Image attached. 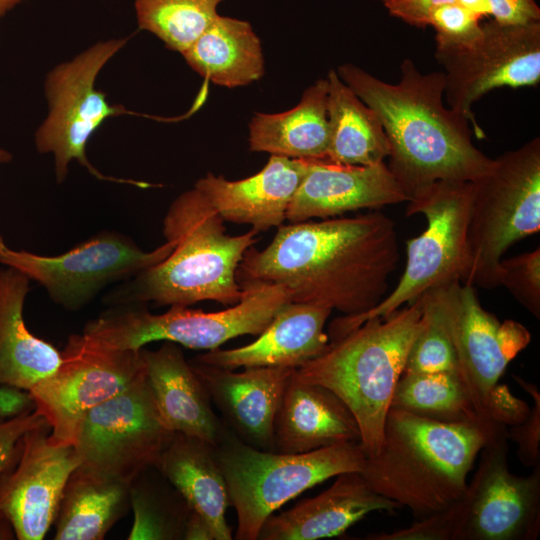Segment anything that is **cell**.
<instances>
[{
    "instance_id": "6da1fadb",
    "label": "cell",
    "mask_w": 540,
    "mask_h": 540,
    "mask_svg": "<svg viewBox=\"0 0 540 540\" xmlns=\"http://www.w3.org/2000/svg\"><path fill=\"white\" fill-rule=\"evenodd\" d=\"M398 261L395 223L376 211L282 225L264 250L246 251L237 280L279 284L292 302L356 316L384 299Z\"/></svg>"
},
{
    "instance_id": "7a4b0ae2",
    "label": "cell",
    "mask_w": 540,
    "mask_h": 540,
    "mask_svg": "<svg viewBox=\"0 0 540 540\" xmlns=\"http://www.w3.org/2000/svg\"><path fill=\"white\" fill-rule=\"evenodd\" d=\"M336 72L379 117L390 145L387 167L408 200L436 181H474L491 168L493 159L472 142L470 121L444 105L443 71L424 74L404 59L395 84L351 63Z\"/></svg>"
},
{
    "instance_id": "3957f363",
    "label": "cell",
    "mask_w": 540,
    "mask_h": 540,
    "mask_svg": "<svg viewBox=\"0 0 540 540\" xmlns=\"http://www.w3.org/2000/svg\"><path fill=\"white\" fill-rule=\"evenodd\" d=\"M163 235L174 244L171 253L110 291L104 297L105 304L190 306L211 300L232 306L240 300L237 270L256 242L255 230L226 234L224 220L193 187L170 205L163 220Z\"/></svg>"
},
{
    "instance_id": "277c9868",
    "label": "cell",
    "mask_w": 540,
    "mask_h": 540,
    "mask_svg": "<svg viewBox=\"0 0 540 540\" xmlns=\"http://www.w3.org/2000/svg\"><path fill=\"white\" fill-rule=\"evenodd\" d=\"M488 442L479 426L444 423L390 408L380 451L361 474L378 494L407 507L416 520L447 509Z\"/></svg>"
},
{
    "instance_id": "5b68a950",
    "label": "cell",
    "mask_w": 540,
    "mask_h": 540,
    "mask_svg": "<svg viewBox=\"0 0 540 540\" xmlns=\"http://www.w3.org/2000/svg\"><path fill=\"white\" fill-rule=\"evenodd\" d=\"M423 324L418 298L329 341L321 355L294 371L300 380L322 385L343 400L358 423L367 458L381 449L395 387Z\"/></svg>"
},
{
    "instance_id": "8992f818",
    "label": "cell",
    "mask_w": 540,
    "mask_h": 540,
    "mask_svg": "<svg viewBox=\"0 0 540 540\" xmlns=\"http://www.w3.org/2000/svg\"><path fill=\"white\" fill-rule=\"evenodd\" d=\"M214 450L236 511L237 540H257L267 518L286 502L339 474L361 472L367 458L360 442L289 454L255 448L229 429Z\"/></svg>"
},
{
    "instance_id": "52a82bcc",
    "label": "cell",
    "mask_w": 540,
    "mask_h": 540,
    "mask_svg": "<svg viewBox=\"0 0 540 540\" xmlns=\"http://www.w3.org/2000/svg\"><path fill=\"white\" fill-rule=\"evenodd\" d=\"M240 300L225 310L204 312L188 306H170L152 314L137 304L111 306L89 321L81 334L95 344L119 350H139L154 341H170L192 349L212 350L230 339L259 335L278 310L290 302L282 285L239 281Z\"/></svg>"
},
{
    "instance_id": "ba28073f",
    "label": "cell",
    "mask_w": 540,
    "mask_h": 540,
    "mask_svg": "<svg viewBox=\"0 0 540 540\" xmlns=\"http://www.w3.org/2000/svg\"><path fill=\"white\" fill-rule=\"evenodd\" d=\"M471 201V181L440 180L414 193L407 201L406 215H424L427 228L407 241L406 265L398 284L368 312L333 320L329 340L345 335L368 319L385 318L434 288L455 281L467 283L471 271Z\"/></svg>"
},
{
    "instance_id": "9c48e42d",
    "label": "cell",
    "mask_w": 540,
    "mask_h": 540,
    "mask_svg": "<svg viewBox=\"0 0 540 540\" xmlns=\"http://www.w3.org/2000/svg\"><path fill=\"white\" fill-rule=\"evenodd\" d=\"M471 182L467 284L492 289L499 286L506 251L540 230V138L493 159L491 168Z\"/></svg>"
},
{
    "instance_id": "30bf717a",
    "label": "cell",
    "mask_w": 540,
    "mask_h": 540,
    "mask_svg": "<svg viewBox=\"0 0 540 540\" xmlns=\"http://www.w3.org/2000/svg\"><path fill=\"white\" fill-rule=\"evenodd\" d=\"M128 39L99 41L57 64L45 76L48 112L34 133V143L39 153L52 154L58 183L66 179L71 162L77 161L100 180L139 185L102 174L86 155L88 141L102 124L111 117L128 113L124 106L110 104L106 93L95 86L101 70Z\"/></svg>"
},
{
    "instance_id": "8fae6325",
    "label": "cell",
    "mask_w": 540,
    "mask_h": 540,
    "mask_svg": "<svg viewBox=\"0 0 540 540\" xmlns=\"http://www.w3.org/2000/svg\"><path fill=\"white\" fill-rule=\"evenodd\" d=\"M447 332L454 347L458 375L479 416L491 427L507 430L495 421L501 386L508 364L531 340L521 323L500 322L480 304L475 287L455 281L421 297Z\"/></svg>"
},
{
    "instance_id": "7c38bea8",
    "label": "cell",
    "mask_w": 540,
    "mask_h": 540,
    "mask_svg": "<svg viewBox=\"0 0 540 540\" xmlns=\"http://www.w3.org/2000/svg\"><path fill=\"white\" fill-rule=\"evenodd\" d=\"M57 370L32 386L34 409L50 426V439L74 446L91 409L110 399L145 372L142 348L119 350L71 335Z\"/></svg>"
},
{
    "instance_id": "4fadbf2b",
    "label": "cell",
    "mask_w": 540,
    "mask_h": 540,
    "mask_svg": "<svg viewBox=\"0 0 540 540\" xmlns=\"http://www.w3.org/2000/svg\"><path fill=\"white\" fill-rule=\"evenodd\" d=\"M174 432L163 422L145 372L89 411L74 448L80 467L129 483L157 464Z\"/></svg>"
},
{
    "instance_id": "5bb4252c",
    "label": "cell",
    "mask_w": 540,
    "mask_h": 540,
    "mask_svg": "<svg viewBox=\"0 0 540 540\" xmlns=\"http://www.w3.org/2000/svg\"><path fill=\"white\" fill-rule=\"evenodd\" d=\"M173 248L166 240L144 251L120 233L103 231L64 253L45 256L9 248L0 233V264L39 283L56 304L78 311L104 287L159 263Z\"/></svg>"
},
{
    "instance_id": "9a60e30c",
    "label": "cell",
    "mask_w": 540,
    "mask_h": 540,
    "mask_svg": "<svg viewBox=\"0 0 540 540\" xmlns=\"http://www.w3.org/2000/svg\"><path fill=\"white\" fill-rule=\"evenodd\" d=\"M435 58L444 68V99L449 108L467 118L477 138L484 133L473 105L501 87L537 86L540 82V22L482 23L480 38L468 47L436 45Z\"/></svg>"
},
{
    "instance_id": "2e32d148",
    "label": "cell",
    "mask_w": 540,
    "mask_h": 540,
    "mask_svg": "<svg viewBox=\"0 0 540 540\" xmlns=\"http://www.w3.org/2000/svg\"><path fill=\"white\" fill-rule=\"evenodd\" d=\"M508 439L487 442L458 500L456 540H534L540 532V464L528 476L509 470Z\"/></svg>"
},
{
    "instance_id": "e0dca14e",
    "label": "cell",
    "mask_w": 540,
    "mask_h": 540,
    "mask_svg": "<svg viewBox=\"0 0 540 540\" xmlns=\"http://www.w3.org/2000/svg\"><path fill=\"white\" fill-rule=\"evenodd\" d=\"M49 434L47 422L29 430L17 456L0 474V512L18 540L45 538L68 479L80 465L74 446L56 443Z\"/></svg>"
},
{
    "instance_id": "ac0fdd59",
    "label": "cell",
    "mask_w": 540,
    "mask_h": 540,
    "mask_svg": "<svg viewBox=\"0 0 540 540\" xmlns=\"http://www.w3.org/2000/svg\"><path fill=\"white\" fill-rule=\"evenodd\" d=\"M407 201V194L385 162L353 166L307 160L305 176L287 209L286 221L333 218Z\"/></svg>"
},
{
    "instance_id": "d6986e66",
    "label": "cell",
    "mask_w": 540,
    "mask_h": 540,
    "mask_svg": "<svg viewBox=\"0 0 540 540\" xmlns=\"http://www.w3.org/2000/svg\"><path fill=\"white\" fill-rule=\"evenodd\" d=\"M211 402L245 443L274 451V422L294 368L251 367L241 372L190 362Z\"/></svg>"
},
{
    "instance_id": "ffe728a7",
    "label": "cell",
    "mask_w": 540,
    "mask_h": 540,
    "mask_svg": "<svg viewBox=\"0 0 540 540\" xmlns=\"http://www.w3.org/2000/svg\"><path fill=\"white\" fill-rule=\"evenodd\" d=\"M306 170L307 160L271 155L264 168L248 178L231 181L208 173L194 187L224 221L250 225L258 233L283 225Z\"/></svg>"
},
{
    "instance_id": "44dd1931",
    "label": "cell",
    "mask_w": 540,
    "mask_h": 540,
    "mask_svg": "<svg viewBox=\"0 0 540 540\" xmlns=\"http://www.w3.org/2000/svg\"><path fill=\"white\" fill-rule=\"evenodd\" d=\"M331 310L325 307L288 302L250 344L233 349H212L193 361L235 370L251 367L297 369L321 355L329 345L324 332Z\"/></svg>"
},
{
    "instance_id": "7402d4cb",
    "label": "cell",
    "mask_w": 540,
    "mask_h": 540,
    "mask_svg": "<svg viewBox=\"0 0 540 540\" xmlns=\"http://www.w3.org/2000/svg\"><path fill=\"white\" fill-rule=\"evenodd\" d=\"M402 508L378 494L361 472L336 476L333 484L315 497L291 509L272 514L262 525L260 540H317L343 534L374 511L393 513Z\"/></svg>"
},
{
    "instance_id": "603a6c76",
    "label": "cell",
    "mask_w": 540,
    "mask_h": 540,
    "mask_svg": "<svg viewBox=\"0 0 540 540\" xmlns=\"http://www.w3.org/2000/svg\"><path fill=\"white\" fill-rule=\"evenodd\" d=\"M347 442H360L348 406L330 389L300 380L293 372L275 417L274 451L306 453Z\"/></svg>"
},
{
    "instance_id": "cb8c5ba5",
    "label": "cell",
    "mask_w": 540,
    "mask_h": 540,
    "mask_svg": "<svg viewBox=\"0 0 540 540\" xmlns=\"http://www.w3.org/2000/svg\"><path fill=\"white\" fill-rule=\"evenodd\" d=\"M146 376L158 412L174 433L216 445L227 427L215 415L209 394L178 344L170 341L157 350L142 348Z\"/></svg>"
},
{
    "instance_id": "d4e9b609",
    "label": "cell",
    "mask_w": 540,
    "mask_h": 540,
    "mask_svg": "<svg viewBox=\"0 0 540 540\" xmlns=\"http://www.w3.org/2000/svg\"><path fill=\"white\" fill-rule=\"evenodd\" d=\"M30 279L12 267L0 268V386L24 391L53 374L61 351L31 333L23 317Z\"/></svg>"
},
{
    "instance_id": "484cf974",
    "label": "cell",
    "mask_w": 540,
    "mask_h": 540,
    "mask_svg": "<svg viewBox=\"0 0 540 540\" xmlns=\"http://www.w3.org/2000/svg\"><path fill=\"white\" fill-rule=\"evenodd\" d=\"M155 467L185 499L190 509L209 524L214 540H231L226 522L230 504L227 484L214 445L174 433Z\"/></svg>"
},
{
    "instance_id": "4316f807",
    "label": "cell",
    "mask_w": 540,
    "mask_h": 540,
    "mask_svg": "<svg viewBox=\"0 0 540 540\" xmlns=\"http://www.w3.org/2000/svg\"><path fill=\"white\" fill-rule=\"evenodd\" d=\"M327 79L308 87L292 109L256 113L249 123V148L292 159L326 160L330 131Z\"/></svg>"
},
{
    "instance_id": "83f0119b",
    "label": "cell",
    "mask_w": 540,
    "mask_h": 540,
    "mask_svg": "<svg viewBox=\"0 0 540 540\" xmlns=\"http://www.w3.org/2000/svg\"><path fill=\"white\" fill-rule=\"evenodd\" d=\"M198 74L227 88L249 85L264 74L261 41L248 21L217 15L181 54Z\"/></svg>"
},
{
    "instance_id": "f1b7e54d",
    "label": "cell",
    "mask_w": 540,
    "mask_h": 540,
    "mask_svg": "<svg viewBox=\"0 0 540 540\" xmlns=\"http://www.w3.org/2000/svg\"><path fill=\"white\" fill-rule=\"evenodd\" d=\"M130 508L129 483L78 466L59 504L54 539L102 540Z\"/></svg>"
},
{
    "instance_id": "f546056e",
    "label": "cell",
    "mask_w": 540,
    "mask_h": 540,
    "mask_svg": "<svg viewBox=\"0 0 540 540\" xmlns=\"http://www.w3.org/2000/svg\"><path fill=\"white\" fill-rule=\"evenodd\" d=\"M327 114L329 147L327 162L340 165L369 166L384 162L390 145L377 114L330 70Z\"/></svg>"
},
{
    "instance_id": "4dcf8cb0",
    "label": "cell",
    "mask_w": 540,
    "mask_h": 540,
    "mask_svg": "<svg viewBox=\"0 0 540 540\" xmlns=\"http://www.w3.org/2000/svg\"><path fill=\"white\" fill-rule=\"evenodd\" d=\"M390 408L438 422L479 426L488 442L508 439L507 430L495 429L479 416L457 372L401 374Z\"/></svg>"
},
{
    "instance_id": "1f68e13d",
    "label": "cell",
    "mask_w": 540,
    "mask_h": 540,
    "mask_svg": "<svg viewBox=\"0 0 540 540\" xmlns=\"http://www.w3.org/2000/svg\"><path fill=\"white\" fill-rule=\"evenodd\" d=\"M134 521L128 540H179L191 512L185 499L155 467L130 482Z\"/></svg>"
},
{
    "instance_id": "d6a6232c",
    "label": "cell",
    "mask_w": 540,
    "mask_h": 540,
    "mask_svg": "<svg viewBox=\"0 0 540 540\" xmlns=\"http://www.w3.org/2000/svg\"><path fill=\"white\" fill-rule=\"evenodd\" d=\"M224 0H134L138 28L182 54L217 17Z\"/></svg>"
},
{
    "instance_id": "836d02e7",
    "label": "cell",
    "mask_w": 540,
    "mask_h": 540,
    "mask_svg": "<svg viewBox=\"0 0 540 540\" xmlns=\"http://www.w3.org/2000/svg\"><path fill=\"white\" fill-rule=\"evenodd\" d=\"M422 312L424 324L410 348L402 374L458 373L456 353L447 332L423 304Z\"/></svg>"
},
{
    "instance_id": "e575fe53",
    "label": "cell",
    "mask_w": 540,
    "mask_h": 540,
    "mask_svg": "<svg viewBox=\"0 0 540 540\" xmlns=\"http://www.w3.org/2000/svg\"><path fill=\"white\" fill-rule=\"evenodd\" d=\"M498 284L534 317L540 318V248L502 259L498 268Z\"/></svg>"
},
{
    "instance_id": "d590c367",
    "label": "cell",
    "mask_w": 540,
    "mask_h": 540,
    "mask_svg": "<svg viewBox=\"0 0 540 540\" xmlns=\"http://www.w3.org/2000/svg\"><path fill=\"white\" fill-rule=\"evenodd\" d=\"M482 18L457 3H448L435 8L428 26L436 31V45L468 47L482 34Z\"/></svg>"
},
{
    "instance_id": "8d00e7d4",
    "label": "cell",
    "mask_w": 540,
    "mask_h": 540,
    "mask_svg": "<svg viewBox=\"0 0 540 540\" xmlns=\"http://www.w3.org/2000/svg\"><path fill=\"white\" fill-rule=\"evenodd\" d=\"M460 521L458 501L445 510L416 520L411 526L392 532L368 535V540H456Z\"/></svg>"
},
{
    "instance_id": "74e56055",
    "label": "cell",
    "mask_w": 540,
    "mask_h": 540,
    "mask_svg": "<svg viewBox=\"0 0 540 540\" xmlns=\"http://www.w3.org/2000/svg\"><path fill=\"white\" fill-rule=\"evenodd\" d=\"M516 383L533 399L526 419L507 429V437L517 444V456L526 467L540 464V393L536 384L513 375Z\"/></svg>"
},
{
    "instance_id": "f35d334b",
    "label": "cell",
    "mask_w": 540,
    "mask_h": 540,
    "mask_svg": "<svg viewBox=\"0 0 540 540\" xmlns=\"http://www.w3.org/2000/svg\"><path fill=\"white\" fill-rule=\"evenodd\" d=\"M44 422L47 421L35 409L0 419V474L17 456L23 436Z\"/></svg>"
},
{
    "instance_id": "ab89813d",
    "label": "cell",
    "mask_w": 540,
    "mask_h": 540,
    "mask_svg": "<svg viewBox=\"0 0 540 540\" xmlns=\"http://www.w3.org/2000/svg\"><path fill=\"white\" fill-rule=\"evenodd\" d=\"M490 17L501 24H529L540 22V8L536 0H488Z\"/></svg>"
},
{
    "instance_id": "60d3db41",
    "label": "cell",
    "mask_w": 540,
    "mask_h": 540,
    "mask_svg": "<svg viewBox=\"0 0 540 540\" xmlns=\"http://www.w3.org/2000/svg\"><path fill=\"white\" fill-rule=\"evenodd\" d=\"M389 14L405 23L426 28L431 12L444 4L453 3L454 0H380Z\"/></svg>"
},
{
    "instance_id": "b9f144b4",
    "label": "cell",
    "mask_w": 540,
    "mask_h": 540,
    "mask_svg": "<svg viewBox=\"0 0 540 540\" xmlns=\"http://www.w3.org/2000/svg\"><path fill=\"white\" fill-rule=\"evenodd\" d=\"M34 409L28 391L15 387L0 386V419H7Z\"/></svg>"
},
{
    "instance_id": "7bdbcfd3",
    "label": "cell",
    "mask_w": 540,
    "mask_h": 540,
    "mask_svg": "<svg viewBox=\"0 0 540 540\" xmlns=\"http://www.w3.org/2000/svg\"><path fill=\"white\" fill-rule=\"evenodd\" d=\"M185 540H214L209 524L198 513L191 510L184 531Z\"/></svg>"
},
{
    "instance_id": "ee69618b",
    "label": "cell",
    "mask_w": 540,
    "mask_h": 540,
    "mask_svg": "<svg viewBox=\"0 0 540 540\" xmlns=\"http://www.w3.org/2000/svg\"><path fill=\"white\" fill-rule=\"evenodd\" d=\"M454 2L482 19L485 17H490V6L488 0H454Z\"/></svg>"
},
{
    "instance_id": "f6af8a7d",
    "label": "cell",
    "mask_w": 540,
    "mask_h": 540,
    "mask_svg": "<svg viewBox=\"0 0 540 540\" xmlns=\"http://www.w3.org/2000/svg\"><path fill=\"white\" fill-rule=\"evenodd\" d=\"M16 539L15 531L8 518L0 512V540Z\"/></svg>"
},
{
    "instance_id": "bcb514c9",
    "label": "cell",
    "mask_w": 540,
    "mask_h": 540,
    "mask_svg": "<svg viewBox=\"0 0 540 540\" xmlns=\"http://www.w3.org/2000/svg\"><path fill=\"white\" fill-rule=\"evenodd\" d=\"M26 0H0V22L15 7Z\"/></svg>"
},
{
    "instance_id": "7dc6e473",
    "label": "cell",
    "mask_w": 540,
    "mask_h": 540,
    "mask_svg": "<svg viewBox=\"0 0 540 540\" xmlns=\"http://www.w3.org/2000/svg\"><path fill=\"white\" fill-rule=\"evenodd\" d=\"M11 160L12 154L3 148H0V164L8 163Z\"/></svg>"
}]
</instances>
